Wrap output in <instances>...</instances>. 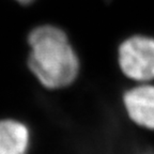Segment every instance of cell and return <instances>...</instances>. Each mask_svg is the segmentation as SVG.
Instances as JSON below:
<instances>
[{"label":"cell","mask_w":154,"mask_h":154,"mask_svg":"<svg viewBox=\"0 0 154 154\" xmlns=\"http://www.w3.org/2000/svg\"><path fill=\"white\" fill-rule=\"evenodd\" d=\"M29 69L47 89H60L75 80L79 61L66 34L55 26H40L28 36Z\"/></svg>","instance_id":"cell-1"},{"label":"cell","mask_w":154,"mask_h":154,"mask_svg":"<svg viewBox=\"0 0 154 154\" xmlns=\"http://www.w3.org/2000/svg\"><path fill=\"white\" fill-rule=\"evenodd\" d=\"M119 65L125 76L135 82L154 79V38L135 35L119 47Z\"/></svg>","instance_id":"cell-2"},{"label":"cell","mask_w":154,"mask_h":154,"mask_svg":"<svg viewBox=\"0 0 154 154\" xmlns=\"http://www.w3.org/2000/svg\"><path fill=\"white\" fill-rule=\"evenodd\" d=\"M128 118L137 128L154 132V86L141 84L123 94Z\"/></svg>","instance_id":"cell-3"},{"label":"cell","mask_w":154,"mask_h":154,"mask_svg":"<svg viewBox=\"0 0 154 154\" xmlns=\"http://www.w3.org/2000/svg\"><path fill=\"white\" fill-rule=\"evenodd\" d=\"M31 133L24 122L0 120V154H29Z\"/></svg>","instance_id":"cell-4"},{"label":"cell","mask_w":154,"mask_h":154,"mask_svg":"<svg viewBox=\"0 0 154 154\" xmlns=\"http://www.w3.org/2000/svg\"><path fill=\"white\" fill-rule=\"evenodd\" d=\"M18 1L19 3H22V5H29V3H31L33 0H16Z\"/></svg>","instance_id":"cell-5"}]
</instances>
